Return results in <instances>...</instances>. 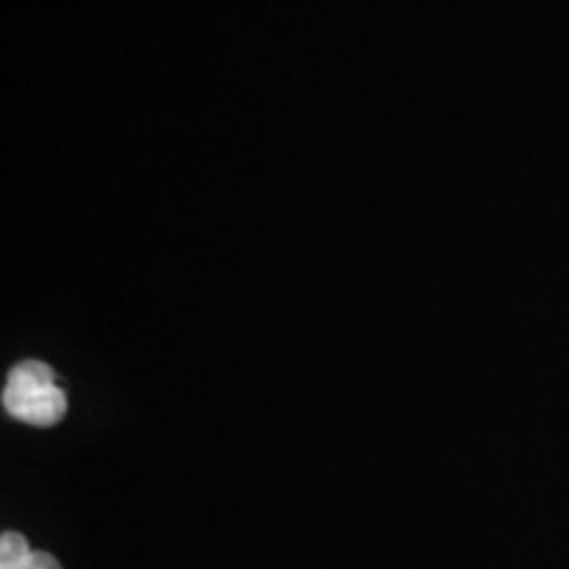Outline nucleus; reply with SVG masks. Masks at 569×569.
Returning a JSON list of instances; mask_svg holds the SVG:
<instances>
[{"mask_svg": "<svg viewBox=\"0 0 569 569\" xmlns=\"http://www.w3.org/2000/svg\"><path fill=\"white\" fill-rule=\"evenodd\" d=\"M3 409L19 422L51 427L67 415V396L56 386L53 369L42 361H21L3 388Z\"/></svg>", "mask_w": 569, "mask_h": 569, "instance_id": "obj_1", "label": "nucleus"}, {"mask_svg": "<svg viewBox=\"0 0 569 569\" xmlns=\"http://www.w3.org/2000/svg\"><path fill=\"white\" fill-rule=\"evenodd\" d=\"M24 569H63V567L59 565V559L51 557V553L34 551L32 559H30V565H27Z\"/></svg>", "mask_w": 569, "mask_h": 569, "instance_id": "obj_3", "label": "nucleus"}, {"mask_svg": "<svg viewBox=\"0 0 569 569\" xmlns=\"http://www.w3.org/2000/svg\"><path fill=\"white\" fill-rule=\"evenodd\" d=\"M32 549L24 536L19 532H3L0 538V569H24L32 559Z\"/></svg>", "mask_w": 569, "mask_h": 569, "instance_id": "obj_2", "label": "nucleus"}]
</instances>
